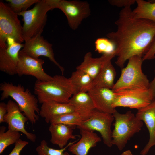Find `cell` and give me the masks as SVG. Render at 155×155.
I'll list each match as a JSON object with an SVG mask.
<instances>
[{
	"mask_svg": "<svg viewBox=\"0 0 155 155\" xmlns=\"http://www.w3.org/2000/svg\"><path fill=\"white\" fill-rule=\"evenodd\" d=\"M34 94L39 103L49 101L68 103L74 93L69 78L63 75H56L51 80H37L34 86Z\"/></svg>",
	"mask_w": 155,
	"mask_h": 155,
	"instance_id": "2",
	"label": "cell"
},
{
	"mask_svg": "<svg viewBox=\"0 0 155 155\" xmlns=\"http://www.w3.org/2000/svg\"><path fill=\"white\" fill-rule=\"evenodd\" d=\"M40 0H6L9 5L16 13L27 10L28 8Z\"/></svg>",
	"mask_w": 155,
	"mask_h": 155,
	"instance_id": "29",
	"label": "cell"
},
{
	"mask_svg": "<svg viewBox=\"0 0 155 155\" xmlns=\"http://www.w3.org/2000/svg\"><path fill=\"white\" fill-rule=\"evenodd\" d=\"M95 51L100 53L110 54L115 53V45L109 39L105 38H98L95 42Z\"/></svg>",
	"mask_w": 155,
	"mask_h": 155,
	"instance_id": "28",
	"label": "cell"
},
{
	"mask_svg": "<svg viewBox=\"0 0 155 155\" xmlns=\"http://www.w3.org/2000/svg\"><path fill=\"white\" fill-rule=\"evenodd\" d=\"M120 155H133L129 150H126L123 152Z\"/></svg>",
	"mask_w": 155,
	"mask_h": 155,
	"instance_id": "35",
	"label": "cell"
},
{
	"mask_svg": "<svg viewBox=\"0 0 155 155\" xmlns=\"http://www.w3.org/2000/svg\"><path fill=\"white\" fill-rule=\"evenodd\" d=\"M69 103L83 121L87 119L95 109L93 101L87 92H82L73 94Z\"/></svg>",
	"mask_w": 155,
	"mask_h": 155,
	"instance_id": "19",
	"label": "cell"
},
{
	"mask_svg": "<svg viewBox=\"0 0 155 155\" xmlns=\"http://www.w3.org/2000/svg\"><path fill=\"white\" fill-rule=\"evenodd\" d=\"M18 16L8 4L0 1V48L7 47L8 40L21 44L24 41Z\"/></svg>",
	"mask_w": 155,
	"mask_h": 155,
	"instance_id": "7",
	"label": "cell"
},
{
	"mask_svg": "<svg viewBox=\"0 0 155 155\" xmlns=\"http://www.w3.org/2000/svg\"><path fill=\"white\" fill-rule=\"evenodd\" d=\"M69 79L74 90V94L87 92L93 80L88 74L77 69L72 73Z\"/></svg>",
	"mask_w": 155,
	"mask_h": 155,
	"instance_id": "23",
	"label": "cell"
},
{
	"mask_svg": "<svg viewBox=\"0 0 155 155\" xmlns=\"http://www.w3.org/2000/svg\"><path fill=\"white\" fill-rule=\"evenodd\" d=\"M113 114L115 122L112 132V144L121 151L128 141L141 130L143 123L130 111L122 114L116 110Z\"/></svg>",
	"mask_w": 155,
	"mask_h": 155,
	"instance_id": "6",
	"label": "cell"
},
{
	"mask_svg": "<svg viewBox=\"0 0 155 155\" xmlns=\"http://www.w3.org/2000/svg\"><path fill=\"white\" fill-rule=\"evenodd\" d=\"M135 116L145 123L148 130L149 141L140 153L141 155H146L155 145V99L148 106L138 110Z\"/></svg>",
	"mask_w": 155,
	"mask_h": 155,
	"instance_id": "16",
	"label": "cell"
},
{
	"mask_svg": "<svg viewBox=\"0 0 155 155\" xmlns=\"http://www.w3.org/2000/svg\"><path fill=\"white\" fill-rule=\"evenodd\" d=\"M19 61L17 74L19 76L30 75L34 77L37 80L42 81L51 80V77L46 73L42 65L44 61L42 59H35L25 54L21 50L19 53Z\"/></svg>",
	"mask_w": 155,
	"mask_h": 155,
	"instance_id": "11",
	"label": "cell"
},
{
	"mask_svg": "<svg viewBox=\"0 0 155 155\" xmlns=\"http://www.w3.org/2000/svg\"><path fill=\"white\" fill-rule=\"evenodd\" d=\"M83 121L82 117L77 113L74 112L55 116L51 119L49 123L50 124H63L74 129Z\"/></svg>",
	"mask_w": 155,
	"mask_h": 155,
	"instance_id": "26",
	"label": "cell"
},
{
	"mask_svg": "<svg viewBox=\"0 0 155 155\" xmlns=\"http://www.w3.org/2000/svg\"><path fill=\"white\" fill-rule=\"evenodd\" d=\"M87 92L93 101L96 109L111 114L116 110L112 107L116 94L112 89L105 88L93 87Z\"/></svg>",
	"mask_w": 155,
	"mask_h": 155,
	"instance_id": "15",
	"label": "cell"
},
{
	"mask_svg": "<svg viewBox=\"0 0 155 155\" xmlns=\"http://www.w3.org/2000/svg\"><path fill=\"white\" fill-rule=\"evenodd\" d=\"M21 51L28 56L35 59L40 56L47 57L57 65L63 75L64 69L55 60L52 45L44 39L41 35H38L25 41Z\"/></svg>",
	"mask_w": 155,
	"mask_h": 155,
	"instance_id": "12",
	"label": "cell"
},
{
	"mask_svg": "<svg viewBox=\"0 0 155 155\" xmlns=\"http://www.w3.org/2000/svg\"><path fill=\"white\" fill-rule=\"evenodd\" d=\"M39 115L49 123L54 117L75 112L74 108L69 103H61L55 101L46 102L42 104Z\"/></svg>",
	"mask_w": 155,
	"mask_h": 155,
	"instance_id": "21",
	"label": "cell"
},
{
	"mask_svg": "<svg viewBox=\"0 0 155 155\" xmlns=\"http://www.w3.org/2000/svg\"><path fill=\"white\" fill-rule=\"evenodd\" d=\"M115 23L117 31L106 36L115 45V63L122 69L130 58L143 57L147 51L155 36V22L136 18L131 7H127L121 10Z\"/></svg>",
	"mask_w": 155,
	"mask_h": 155,
	"instance_id": "1",
	"label": "cell"
},
{
	"mask_svg": "<svg viewBox=\"0 0 155 155\" xmlns=\"http://www.w3.org/2000/svg\"><path fill=\"white\" fill-rule=\"evenodd\" d=\"M6 127H0V154H1L9 146L16 143L20 139V132L8 129L5 132Z\"/></svg>",
	"mask_w": 155,
	"mask_h": 155,
	"instance_id": "25",
	"label": "cell"
},
{
	"mask_svg": "<svg viewBox=\"0 0 155 155\" xmlns=\"http://www.w3.org/2000/svg\"><path fill=\"white\" fill-rule=\"evenodd\" d=\"M7 47L0 48V70L10 75L17 74L19 53L24 44L11 40L7 41Z\"/></svg>",
	"mask_w": 155,
	"mask_h": 155,
	"instance_id": "14",
	"label": "cell"
},
{
	"mask_svg": "<svg viewBox=\"0 0 155 155\" xmlns=\"http://www.w3.org/2000/svg\"><path fill=\"white\" fill-rule=\"evenodd\" d=\"M136 7L132 10L135 17L155 22V2L143 0H136Z\"/></svg>",
	"mask_w": 155,
	"mask_h": 155,
	"instance_id": "24",
	"label": "cell"
},
{
	"mask_svg": "<svg viewBox=\"0 0 155 155\" xmlns=\"http://www.w3.org/2000/svg\"><path fill=\"white\" fill-rule=\"evenodd\" d=\"M115 56V53L112 54L105 61L100 72L93 80L88 90L93 87L105 88L112 89L115 84L116 72L111 60Z\"/></svg>",
	"mask_w": 155,
	"mask_h": 155,
	"instance_id": "18",
	"label": "cell"
},
{
	"mask_svg": "<svg viewBox=\"0 0 155 155\" xmlns=\"http://www.w3.org/2000/svg\"><path fill=\"white\" fill-rule=\"evenodd\" d=\"M111 54H103L100 57L93 58L91 53L88 52L76 69L88 74L94 80L99 74L105 61Z\"/></svg>",
	"mask_w": 155,
	"mask_h": 155,
	"instance_id": "22",
	"label": "cell"
},
{
	"mask_svg": "<svg viewBox=\"0 0 155 155\" xmlns=\"http://www.w3.org/2000/svg\"><path fill=\"white\" fill-rule=\"evenodd\" d=\"M108 2L113 6L125 8L131 7L136 2V0H110Z\"/></svg>",
	"mask_w": 155,
	"mask_h": 155,
	"instance_id": "30",
	"label": "cell"
},
{
	"mask_svg": "<svg viewBox=\"0 0 155 155\" xmlns=\"http://www.w3.org/2000/svg\"><path fill=\"white\" fill-rule=\"evenodd\" d=\"M28 143V141L19 139L15 144L14 147L9 155H20L21 150Z\"/></svg>",
	"mask_w": 155,
	"mask_h": 155,
	"instance_id": "31",
	"label": "cell"
},
{
	"mask_svg": "<svg viewBox=\"0 0 155 155\" xmlns=\"http://www.w3.org/2000/svg\"><path fill=\"white\" fill-rule=\"evenodd\" d=\"M115 93V98L112 105L114 108L123 107L139 110L148 106L155 99L150 88L127 89Z\"/></svg>",
	"mask_w": 155,
	"mask_h": 155,
	"instance_id": "8",
	"label": "cell"
},
{
	"mask_svg": "<svg viewBox=\"0 0 155 155\" xmlns=\"http://www.w3.org/2000/svg\"><path fill=\"white\" fill-rule=\"evenodd\" d=\"M68 125L61 123L51 124L49 128L51 134V142L62 148L71 139H75L79 135L73 134V129Z\"/></svg>",
	"mask_w": 155,
	"mask_h": 155,
	"instance_id": "20",
	"label": "cell"
},
{
	"mask_svg": "<svg viewBox=\"0 0 155 155\" xmlns=\"http://www.w3.org/2000/svg\"><path fill=\"white\" fill-rule=\"evenodd\" d=\"M142 58L143 61L155 59V36L148 49Z\"/></svg>",
	"mask_w": 155,
	"mask_h": 155,
	"instance_id": "32",
	"label": "cell"
},
{
	"mask_svg": "<svg viewBox=\"0 0 155 155\" xmlns=\"http://www.w3.org/2000/svg\"><path fill=\"white\" fill-rule=\"evenodd\" d=\"M79 129L81 136L80 139L70 145L68 150L75 155H87L90 150L95 147L101 139L93 131Z\"/></svg>",
	"mask_w": 155,
	"mask_h": 155,
	"instance_id": "17",
	"label": "cell"
},
{
	"mask_svg": "<svg viewBox=\"0 0 155 155\" xmlns=\"http://www.w3.org/2000/svg\"><path fill=\"white\" fill-rule=\"evenodd\" d=\"M57 8L65 14L69 27L73 30L78 29L82 20L91 13L89 4L86 1L58 0Z\"/></svg>",
	"mask_w": 155,
	"mask_h": 155,
	"instance_id": "10",
	"label": "cell"
},
{
	"mask_svg": "<svg viewBox=\"0 0 155 155\" xmlns=\"http://www.w3.org/2000/svg\"><path fill=\"white\" fill-rule=\"evenodd\" d=\"M76 142H71L63 148L55 149L49 147L47 142L44 140L41 141L36 150L38 155H69L67 152L64 151L70 145Z\"/></svg>",
	"mask_w": 155,
	"mask_h": 155,
	"instance_id": "27",
	"label": "cell"
},
{
	"mask_svg": "<svg viewBox=\"0 0 155 155\" xmlns=\"http://www.w3.org/2000/svg\"><path fill=\"white\" fill-rule=\"evenodd\" d=\"M7 112V104L4 102L0 103V123L4 122V117Z\"/></svg>",
	"mask_w": 155,
	"mask_h": 155,
	"instance_id": "33",
	"label": "cell"
},
{
	"mask_svg": "<svg viewBox=\"0 0 155 155\" xmlns=\"http://www.w3.org/2000/svg\"><path fill=\"white\" fill-rule=\"evenodd\" d=\"M0 90L2 91L1 100L11 97L32 125L38 120L39 116L36 113L39 115L40 109L38 104V100L28 89L25 90L20 84L16 85L11 83L4 82L0 84Z\"/></svg>",
	"mask_w": 155,
	"mask_h": 155,
	"instance_id": "4",
	"label": "cell"
},
{
	"mask_svg": "<svg viewBox=\"0 0 155 155\" xmlns=\"http://www.w3.org/2000/svg\"><path fill=\"white\" fill-rule=\"evenodd\" d=\"M114 119L113 114L95 109L87 119L77 126L78 129L97 131L101 134L104 144L108 147L113 145L111 127Z\"/></svg>",
	"mask_w": 155,
	"mask_h": 155,
	"instance_id": "9",
	"label": "cell"
},
{
	"mask_svg": "<svg viewBox=\"0 0 155 155\" xmlns=\"http://www.w3.org/2000/svg\"><path fill=\"white\" fill-rule=\"evenodd\" d=\"M142 57L135 55L128 60L126 67L122 69L120 76L112 89L114 92L127 89L149 88L150 82L142 70Z\"/></svg>",
	"mask_w": 155,
	"mask_h": 155,
	"instance_id": "5",
	"label": "cell"
},
{
	"mask_svg": "<svg viewBox=\"0 0 155 155\" xmlns=\"http://www.w3.org/2000/svg\"><path fill=\"white\" fill-rule=\"evenodd\" d=\"M7 104V112L4 116V120L8 125V129L21 132L25 135L27 139L35 142L36 135L28 132L25 129V124L28 120L22 113L18 104L9 100Z\"/></svg>",
	"mask_w": 155,
	"mask_h": 155,
	"instance_id": "13",
	"label": "cell"
},
{
	"mask_svg": "<svg viewBox=\"0 0 155 155\" xmlns=\"http://www.w3.org/2000/svg\"><path fill=\"white\" fill-rule=\"evenodd\" d=\"M58 0H40L31 9L18 14L23 18V38L25 41L41 35L47 20V13L57 8Z\"/></svg>",
	"mask_w": 155,
	"mask_h": 155,
	"instance_id": "3",
	"label": "cell"
},
{
	"mask_svg": "<svg viewBox=\"0 0 155 155\" xmlns=\"http://www.w3.org/2000/svg\"><path fill=\"white\" fill-rule=\"evenodd\" d=\"M149 88L152 91L155 97V76L153 80L150 83Z\"/></svg>",
	"mask_w": 155,
	"mask_h": 155,
	"instance_id": "34",
	"label": "cell"
}]
</instances>
